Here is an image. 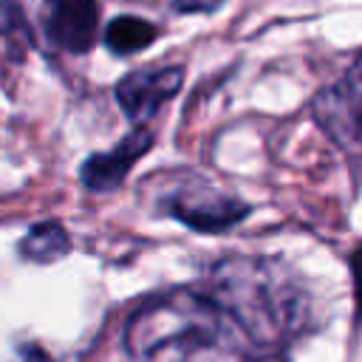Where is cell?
Wrapping results in <instances>:
<instances>
[{
	"instance_id": "obj_1",
	"label": "cell",
	"mask_w": 362,
	"mask_h": 362,
	"mask_svg": "<svg viewBox=\"0 0 362 362\" xmlns=\"http://www.w3.org/2000/svg\"><path fill=\"white\" fill-rule=\"evenodd\" d=\"M204 294L215 303L226 325L266 351L297 337L308 320L305 291L294 280V272L274 257H223L212 266Z\"/></svg>"
},
{
	"instance_id": "obj_2",
	"label": "cell",
	"mask_w": 362,
	"mask_h": 362,
	"mask_svg": "<svg viewBox=\"0 0 362 362\" xmlns=\"http://www.w3.org/2000/svg\"><path fill=\"white\" fill-rule=\"evenodd\" d=\"M226 320L215 303L189 288H175L144 303L124 328V345L139 362H189L223 337Z\"/></svg>"
},
{
	"instance_id": "obj_3",
	"label": "cell",
	"mask_w": 362,
	"mask_h": 362,
	"mask_svg": "<svg viewBox=\"0 0 362 362\" xmlns=\"http://www.w3.org/2000/svg\"><path fill=\"white\" fill-rule=\"evenodd\" d=\"M314 122L339 147L362 139V54L331 88L317 93Z\"/></svg>"
},
{
	"instance_id": "obj_4",
	"label": "cell",
	"mask_w": 362,
	"mask_h": 362,
	"mask_svg": "<svg viewBox=\"0 0 362 362\" xmlns=\"http://www.w3.org/2000/svg\"><path fill=\"white\" fill-rule=\"evenodd\" d=\"M164 212L181 221L184 226H189L192 232L215 235L240 223L252 212V206L212 187H192V189H175L170 198H164Z\"/></svg>"
},
{
	"instance_id": "obj_5",
	"label": "cell",
	"mask_w": 362,
	"mask_h": 362,
	"mask_svg": "<svg viewBox=\"0 0 362 362\" xmlns=\"http://www.w3.org/2000/svg\"><path fill=\"white\" fill-rule=\"evenodd\" d=\"M184 82L181 65H147L124 74L116 82V102L124 116L136 124L150 122L164 102H170Z\"/></svg>"
},
{
	"instance_id": "obj_6",
	"label": "cell",
	"mask_w": 362,
	"mask_h": 362,
	"mask_svg": "<svg viewBox=\"0 0 362 362\" xmlns=\"http://www.w3.org/2000/svg\"><path fill=\"white\" fill-rule=\"evenodd\" d=\"M150 147H153V133L144 130V127H136V130H130L122 141H116L110 150L93 153V156L82 164L79 178H82V184H85L88 189H93V192H110V189H116V187L124 181V175L133 170V164H136Z\"/></svg>"
},
{
	"instance_id": "obj_7",
	"label": "cell",
	"mask_w": 362,
	"mask_h": 362,
	"mask_svg": "<svg viewBox=\"0 0 362 362\" xmlns=\"http://www.w3.org/2000/svg\"><path fill=\"white\" fill-rule=\"evenodd\" d=\"M99 8L96 0H48L45 31L54 45L71 54H82L96 40Z\"/></svg>"
},
{
	"instance_id": "obj_8",
	"label": "cell",
	"mask_w": 362,
	"mask_h": 362,
	"mask_svg": "<svg viewBox=\"0 0 362 362\" xmlns=\"http://www.w3.org/2000/svg\"><path fill=\"white\" fill-rule=\"evenodd\" d=\"M156 37H158V28L153 23H147L141 17H130V14L110 20L105 28V45L119 57H127V54L147 48Z\"/></svg>"
},
{
	"instance_id": "obj_9",
	"label": "cell",
	"mask_w": 362,
	"mask_h": 362,
	"mask_svg": "<svg viewBox=\"0 0 362 362\" xmlns=\"http://www.w3.org/2000/svg\"><path fill=\"white\" fill-rule=\"evenodd\" d=\"M68 249H71V238L57 221L31 226L25 232V238L20 240V255L34 263H51V260L68 255Z\"/></svg>"
},
{
	"instance_id": "obj_10",
	"label": "cell",
	"mask_w": 362,
	"mask_h": 362,
	"mask_svg": "<svg viewBox=\"0 0 362 362\" xmlns=\"http://www.w3.org/2000/svg\"><path fill=\"white\" fill-rule=\"evenodd\" d=\"M17 31H28L20 6L14 0H0V34L3 37H14Z\"/></svg>"
},
{
	"instance_id": "obj_11",
	"label": "cell",
	"mask_w": 362,
	"mask_h": 362,
	"mask_svg": "<svg viewBox=\"0 0 362 362\" xmlns=\"http://www.w3.org/2000/svg\"><path fill=\"white\" fill-rule=\"evenodd\" d=\"M170 6L178 14H212L223 6V0H170Z\"/></svg>"
},
{
	"instance_id": "obj_12",
	"label": "cell",
	"mask_w": 362,
	"mask_h": 362,
	"mask_svg": "<svg viewBox=\"0 0 362 362\" xmlns=\"http://www.w3.org/2000/svg\"><path fill=\"white\" fill-rule=\"evenodd\" d=\"M351 272H354V294H356V311L362 314V243L356 246L351 257Z\"/></svg>"
}]
</instances>
